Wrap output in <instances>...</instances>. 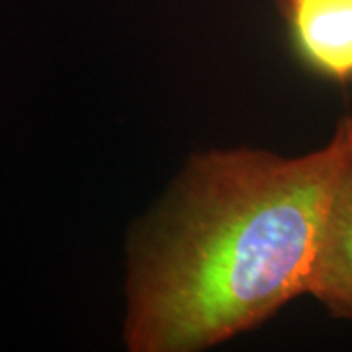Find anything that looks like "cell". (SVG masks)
<instances>
[{
    "label": "cell",
    "instance_id": "obj_1",
    "mask_svg": "<svg viewBox=\"0 0 352 352\" xmlns=\"http://www.w3.org/2000/svg\"><path fill=\"white\" fill-rule=\"evenodd\" d=\"M351 151L352 113H344L333 138L307 155H196L135 252L127 349H210L303 296L329 198Z\"/></svg>",
    "mask_w": 352,
    "mask_h": 352
},
{
    "label": "cell",
    "instance_id": "obj_2",
    "mask_svg": "<svg viewBox=\"0 0 352 352\" xmlns=\"http://www.w3.org/2000/svg\"><path fill=\"white\" fill-rule=\"evenodd\" d=\"M305 294L352 321V151L329 198Z\"/></svg>",
    "mask_w": 352,
    "mask_h": 352
},
{
    "label": "cell",
    "instance_id": "obj_3",
    "mask_svg": "<svg viewBox=\"0 0 352 352\" xmlns=\"http://www.w3.org/2000/svg\"><path fill=\"white\" fill-rule=\"evenodd\" d=\"M284 20L303 67L329 82L352 85V0H294Z\"/></svg>",
    "mask_w": 352,
    "mask_h": 352
},
{
    "label": "cell",
    "instance_id": "obj_4",
    "mask_svg": "<svg viewBox=\"0 0 352 352\" xmlns=\"http://www.w3.org/2000/svg\"><path fill=\"white\" fill-rule=\"evenodd\" d=\"M276 2V6H278V10H280V14L284 16V14L288 12V8L292 6V2L294 0H274Z\"/></svg>",
    "mask_w": 352,
    "mask_h": 352
}]
</instances>
